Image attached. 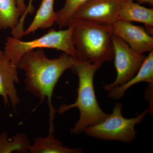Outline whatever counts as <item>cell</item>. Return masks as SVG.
Here are the masks:
<instances>
[{
  "label": "cell",
  "mask_w": 153,
  "mask_h": 153,
  "mask_svg": "<svg viewBox=\"0 0 153 153\" xmlns=\"http://www.w3.org/2000/svg\"><path fill=\"white\" fill-rule=\"evenodd\" d=\"M119 20L144 24L153 30V9L134 2L133 0H123L118 13Z\"/></svg>",
  "instance_id": "10"
},
{
  "label": "cell",
  "mask_w": 153,
  "mask_h": 153,
  "mask_svg": "<svg viewBox=\"0 0 153 153\" xmlns=\"http://www.w3.org/2000/svg\"><path fill=\"white\" fill-rule=\"evenodd\" d=\"M27 137L25 134L20 133L13 138H8L5 132L0 135V153H26L30 147Z\"/></svg>",
  "instance_id": "15"
},
{
  "label": "cell",
  "mask_w": 153,
  "mask_h": 153,
  "mask_svg": "<svg viewBox=\"0 0 153 153\" xmlns=\"http://www.w3.org/2000/svg\"><path fill=\"white\" fill-rule=\"evenodd\" d=\"M122 1L88 0L75 12L70 22L82 20L112 27L119 20V11Z\"/></svg>",
  "instance_id": "7"
},
{
  "label": "cell",
  "mask_w": 153,
  "mask_h": 153,
  "mask_svg": "<svg viewBox=\"0 0 153 153\" xmlns=\"http://www.w3.org/2000/svg\"><path fill=\"white\" fill-rule=\"evenodd\" d=\"M73 27L57 31L50 29L40 38L30 41H23L13 37L7 38L4 52L12 63L16 66L25 53L36 49H53L60 50L76 58V51L73 42Z\"/></svg>",
  "instance_id": "4"
},
{
  "label": "cell",
  "mask_w": 153,
  "mask_h": 153,
  "mask_svg": "<svg viewBox=\"0 0 153 153\" xmlns=\"http://www.w3.org/2000/svg\"><path fill=\"white\" fill-rule=\"evenodd\" d=\"M54 127L49 126V134L46 138L34 139V143L30 146L29 152L31 153H77L82 152L80 149H71L64 146L61 142L54 136Z\"/></svg>",
  "instance_id": "13"
},
{
  "label": "cell",
  "mask_w": 153,
  "mask_h": 153,
  "mask_svg": "<svg viewBox=\"0 0 153 153\" xmlns=\"http://www.w3.org/2000/svg\"><path fill=\"white\" fill-rule=\"evenodd\" d=\"M143 82L153 83V51L146 57L136 74L123 85L113 88L108 91V96L114 99H119L130 88Z\"/></svg>",
  "instance_id": "11"
},
{
  "label": "cell",
  "mask_w": 153,
  "mask_h": 153,
  "mask_svg": "<svg viewBox=\"0 0 153 153\" xmlns=\"http://www.w3.org/2000/svg\"><path fill=\"white\" fill-rule=\"evenodd\" d=\"M73 42L76 58L89 63L113 60L112 26L82 20H72Z\"/></svg>",
  "instance_id": "3"
},
{
  "label": "cell",
  "mask_w": 153,
  "mask_h": 153,
  "mask_svg": "<svg viewBox=\"0 0 153 153\" xmlns=\"http://www.w3.org/2000/svg\"><path fill=\"white\" fill-rule=\"evenodd\" d=\"M153 83L149 84V87L148 88L147 90L146 91V97L147 98L149 102L150 107L149 108V112H152V110H153V106L152 104V95H153Z\"/></svg>",
  "instance_id": "18"
},
{
  "label": "cell",
  "mask_w": 153,
  "mask_h": 153,
  "mask_svg": "<svg viewBox=\"0 0 153 153\" xmlns=\"http://www.w3.org/2000/svg\"><path fill=\"white\" fill-rule=\"evenodd\" d=\"M21 16L16 0H0V30H13Z\"/></svg>",
  "instance_id": "14"
},
{
  "label": "cell",
  "mask_w": 153,
  "mask_h": 153,
  "mask_svg": "<svg viewBox=\"0 0 153 153\" xmlns=\"http://www.w3.org/2000/svg\"><path fill=\"white\" fill-rule=\"evenodd\" d=\"M79 60L63 52L57 58L50 59L43 49H38L25 53L21 57L17 67L25 72L26 88L41 102L48 100L50 121L53 123L55 110L52 104L54 88L63 73L72 69Z\"/></svg>",
  "instance_id": "1"
},
{
  "label": "cell",
  "mask_w": 153,
  "mask_h": 153,
  "mask_svg": "<svg viewBox=\"0 0 153 153\" xmlns=\"http://www.w3.org/2000/svg\"><path fill=\"white\" fill-rule=\"evenodd\" d=\"M34 0H29V3L27 6V8L25 13L23 14V16L21 17V20L22 21H25L26 17L27 16V14H33L34 12V7L33 6V1Z\"/></svg>",
  "instance_id": "17"
},
{
  "label": "cell",
  "mask_w": 153,
  "mask_h": 153,
  "mask_svg": "<svg viewBox=\"0 0 153 153\" xmlns=\"http://www.w3.org/2000/svg\"><path fill=\"white\" fill-rule=\"evenodd\" d=\"M63 7L57 12L56 24L61 29L67 27L75 12L88 0H64Z\"/></svg>",
  "instance_id": "16"
},
{
  "label": "cell",
  "mask_w": 153,
  "mask_h": 153,
  "mask_svg": "<svg viewBox=\"0 0 153 153\" xmlns=\"http://www.w3.org/2000/svg\"><path fill=\"white\" fill-rule=\"evenodd\" d=\"M122 108L121 103H117L111 114L99 123L86 128L83 131L98 139L126 143L133 141L137 134L135 126L143 121L149 111L148 108L136 117L127 118L123 116Z\"/></svg>",
  "instance_id": "5"
},
{
  "label": "cell",
  "mask_w": 153,
  "mask_h": 153,
  "mask_svg": "<svg viewBox=\"0 0 153 153\" xmlns=\"http://www.w3.org/2000/svg\"><path fill=\"white\" fill-rule=\"evenodd\" d=\"M102 62L89 63L79 60L71 70L78 77L77 96L72 104H63L58 110L63 114L73 108H77L79 111V118L71 129V133L77 135L84 131L88 127L99 123L107 116L99 105L96 96L94 78L96 71L101 67Z\"/></svg>",
  "instance_id": "2"
},
{
  "label": "cell",
  "mask_w": 153,
  "mask_h": 153,
  "mask_svg": "<svg viewBox=\"0 0 153 153\" xmlns=\"http://www.w3.org/2000/svg\"><path fill=\"white\" fill-rule=\"evenodd\" d=\"M140 4H148L151 6L153 5V0H137Z\"/></svg>",
  "instance_id": "20"
},
{
  "label": "cell",
  "mask_w": 153,
  "mask_h": 153,
  "mask_svg": "<svg viewBox=\"0 0 153 153\" xmlns=\"http://www.w3.org/2000/svg\"><path fill=\"white\" fill-rule=\"evenodd\" d=\"M55 0H42L33 22L24 32V36L34 33L39 29L51 27L56 23L57 12L54 10Z\"/></svg>",
  "instance_id": "12"
},
{
  "label": "cell",
  "mask_w": 153,
  "mask_h": 153,
  "mask_svg": "<svg viewBox=\"0 0 153 153\" xmlns=\"http://www.w3.org/2000/svg\"><path fill=\"white\" fill-rule=\"evenodd\" d=\"M112 43L117 76L114 82L105 85V90L108 91L123 85L132 78L138 71L146 57L143 54L134 51L115 35H113Z\"/></svg>",
  "instance_id": "6"
},
{
  "label": "cell",
  "mask_w": 153,
  "mask_h": 153,
  "mask_svg": "<svg viewBox=\"0 0 153 153\" xmlns=\"http://www.w3.org/2000/svg\"><path fill=\"white\" fill-rule=\"evenodd\" d=\"M18 69L4 52L0 50V96L3 97L5 105H9L10 101L14 108L20 102L15 86L19 82Z\"/></svg>",
  "instance_id": "9"
},
{
  "label": "cell",
  "mask_w": 153,
  "mask_h": 153,
  "mask_svg": "<svg viewBox=\"0 0 153 153\" xmlns=\"http://www.w3.org/2000/svg\"><path fill=\"white\" fill-rule=\"evenodd\" d=\"M114 35L126 42L139 54L153 51V38L143 27L131 22L118 20L112 26Z\"/></svg>",
  "instance_id": "8"
},
{
  "label": "cell",
  "mask_w": 153,
  "mask_h": 153,
  "mask_svg": "<svg viewBox=\"0 0 153 153\" xmlns=\"http://www.w3.org/2000/svg\"><path fill=\"white\" fill-rule=\"evenodd\" d=\"M16 1L17 6L21 13L22 15L21 17H22L26 11L27 5L25 4V0H16Z\"/></svg>",
  "instance_id": "19"
}]
</instances>
